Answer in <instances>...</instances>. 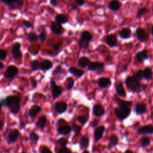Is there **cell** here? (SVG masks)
Listing matches in <instances>:
<instances>
[{
	"instance_id": "cell-1",
	"label": "cell",
	"mask_w": 153,
	"mask_h": 153,
	"mask_svg": "<svg viewBox=\"0 0 153 153\" xmlns=\"http://www.w3.org/2000/svg\"><path fill=\"white\" fill-rule=\"evenodd\" d=\"M131 102L120 100L118 106L114 109V114L120 120H124L127 118L130 114V105H131Z\"/></svg>"
},
{
	"instance_id": "cell-2",
	"label": "cell",
	"mask_w": 153,
	"mask_h": 153,
	"mask_svg": "<svg viewBox=\"0 0 153 153\" xmlns=\"http://www.w3.org/2000/svg\"><path fill=\"white\" fill-rule=\"evenodd\" d=\"M20 99L17 96H8L4 99H2L1 102V107H2L3 104L10 108L11 112L14 114H17L20 111Z\"/></svg>"
},
{
	"instance_id": "cell-3",
	"label": "cell",
	"mask_w": 153,
	"mask_h": 153,
	"mask_svg": "<svg viewBox=\"0 0 153 153\" xmlns=\"http://www.w3.org/2000/svg\"><path fill=\"white\" fill-rule=\"evenodd\" d=\"M93 35L88 30H84L78 41V45L81 49H86L88 47L90 41H92Z\"/></svg>"
},
{
	"instance_id": "cell-4",
	"label": "cell",
	"mask_w": 153,
	"mask_h": 153,
	"mask_svg": "<svg viewBox=\"0 0 153 153\" xmlns=\"http://www.w3.org/2000/svg\"><path fill=\"white\" fill-rule=\"evenodd\" d=\"M125 83L127 87L133 92H138L140 91L142 84L133 75L127 77Z\"/></svg>"
},
{
	"instance_id": "cell-5",
	"label": "cell",
	"mask_w": 153,
	"mask_h": 153,
	"mask_svg": "<svg viewBox=\"0 0 153 153\" xmlns=\"http://www.w3.org/2000/svg\"><path fill=\"white\" fill-rule=\"evenodd\" d=\"M11 54L13 58L15 60L22 58V53L21 51V44L19 42H16L13 44Z\"/></svg>"
},
{
	"instance_id": "cell-6",
	"label": "cell",
	"mask_w": 153,
	"mask_h": 153,
	"mask_svg": "<svg viewBox=\"0 0 153 153\" xmlns=\"http://www.w3.org/2000/svg\"><path fill=\"white\" fill-rule=\"evenodd\" d=\"M19 72L18 68L14 65H10L7 68L4 73V76L6 78H12L15 76Z\"/></svg>"
},
{
	"instance_id": "cell-7",
	"label": "cell",
	"mask_w": 153,
	"mask_h": 153,
	"mask_svg": "<svg viewBox=\"0 0 153 153\" xmlns=\"http://www.w3.org/2000/svg\"><path fill=\"white\" fill-rule=\"evenodd\" d=\"M20 136V133L16 129H13L9 131L7 136V140L8 143H14L16 142L17 139L19 138Z\"/></svg>"
},
{
	"instance_id": "cell-8",
	"label": "cell",
	"mask_w": 153,
	"mask_h": 153,
	"mask_svg": "<svg viewBox=\"0 0 153 153\" xmlns=\"http://www.w3.org/2000/svg\"><path fill=\"white\" fill-rule=\"evenodd\" d=\"M50 30L53 33L58 35H61L64 32V29L62 25L56 21L51 22L50 25Z\"/></svg>"
},
{
	"instance_id": "cell-9",
	"label": "cell",
	"mask_w": 153,
	"mask_h": 153,
	"mask_svg": "<svg viewBox=\"0 0 153 153\" xmlns=\"http://www.w3.org/2000/svg\"><path fill=\"white\" fill-rule=\"evenodd\" d=\"M136 35L137 38L142 42H146L148 39V34L147 32L142 28L138 27L136 30Z\"/></svg>"
},
{
	"instance_id": "cell-10",
	"label": "cell",
	"mask_w": 153,
	"mask_h": 153,
	"mask_svg": "<svg viewBox=\"0 0 153 153\" xmlns=\"http://www.w3.org/2000/svg\"><path fill=\"white\" fill-rule=\"evenodd\" d=\"M50 85L51 88V93L52 96L55 99L62 94V90L60 87L56 84V82L51 79L50 81Z\"/></svg>"
},
{
	"instance_id": "cell-11",
	"label": "cell",
	"mask_w": 153,
	"mask_h": 153,
	"mask_svg": "<svg viewBox=\"0 0 153 153\" xmlns=\"http://www.w3.org/2000/svg\"><path fill=\"white\" fill-rule=\"evenodd\" d=\"M117 38L115 35L114 34H109L107 35L105 37V42L106 43L111 47H113L115 46L117 44Z\"/></svg>"
},
{
	"instance_id": "cell-12",
	"label": "cell",
	"mask_w": 153,
	"mask_h": 153,
	"mask_svg": "<svg viewBox=\"0 0 153 153\" xmlns=\"http://www.w3.org/2000/svg\"><path fill=\"white\" fill-rule=\"evenodd\" d=\"M138 133L139 134H152L153 126L146 125L140 127L138 129Z\"/></svg>"
},
{
	"instance_id": "cell-13",
	"label": "cell",
	"mask_w": 153,
	"mask_h": 153,
	"mask_svg": "<svg viewBox=\"0 0 153 153\" xmlns=\"http://www.w3.org/2000/svg\"><path fill=\"white\" fill-rule=\"evenodd\" d=\"M136 59L139 62L142 63L148 58V51L147 50H143L137 53Z\"/></svg>"
},
{
	"instance_id": "cell-14",
	"label": "cell",
	"mask_w": 153,
	"mask_h": 153,
	"mask_svg": "<svg viewBox=\"0 0 153 153\" xmlns=\"http://www.w3.org/2000/svg\"><path fill=\"white\" fill-rule=\"evenodd\" d=\"M104 67V64L100 62H91L88 66V71H97L102 69Z\"/></svg>"
},
{
	"instance_id": "cell-15",
	"label": "cell",
	"mask_w": 153,
	"mask_h": 153,
	"mask_svg": "<svg viewBox=\"0 0 153 153\" xmlns=\"http://www.w3.org/2000/svg\"><path fill=\"white\" fill-rule=\"evenodd\" d=\"M93 114L96 117H100L105 114L104 108L100 104H96L93 106Z\"/></svg>"
},
{
	"instance_id": "cell-16",
	"label": "cell",
	"mask_w": 153,
	"mask_h": 153,
	"mask_svg": "<svg viewBox=\"0 0 153 153\" xmlns=\"http://www.w3.org/2000/svg\"><path fill=\"white\" fill-rule=\"evenodd\" d=\"M104 130L105 127L103 126H99L95 129L94 132V137L96 142H98L102 138Z\"/></svg>"
},
{
	"instance_id": "cell-17",
	"label": "cell",
	"mask_w": 153,
	"mask_h": 153,
	"mask_svg": "<svg viewBox=\"0 0 153 153\" xmlns=\"http://www.w3.org/2000/svg\"><path fill=\"white\" fill-rule=\"evenodd\" d=\"M55 110L58 114H62L65 112L67 109V105L63 102H57L55 105Z\"/></svg>"
},
{
	"instance_id": "cell-18",
	"label": "cell",
	"mask_w": 153,
	"mask_h": 153,
	"mask_svg": "<svg viewBox=\"0 0 153 153\" xmlns=\"http://www.w3.org/2000/svg\"><path fill=\"white\" fill-rule=\"evenodd\" d=\"M53 67V63L52 62L47 59L42 60L40 62V69L44 71H48L52 68Z\"/></svg>"
},
{
	"instance_id": "cell-19",
	"label": "cell",
	"mask_w": 153,
	"mask_h": 153,
	"mask_svg": "<svg viewBox=\"0 0 153 153\" xmlns=\"http://www.w3.org/2000/svg\"><path fill=\"white\" fill-rule=\"evenodd\" d=\"M121 7V3L118 0H111L108 4V8L115 11L119 10Z\"/></svg>"
},
{
	"instance_id": "cell-20",
	"label": "cell",
	"mask_w": 153,
	"mask_h": 153,
	"mask_svg": "<svg viewBox=\"0 0 153 153\" xmlns=\"http://www.w3.org/2000/svg\"><path fill=\"white\" fill-rule=\"evenodd\" d=\"M131 29L128 27H124L119 32V36L122 39H128L131 36Z\"/></svg>"
},
{
	"instance_id": "cell-21",
	"label": "cell",
	"mask_w": 153,
	"mask_h": 153,
	"mask_svg": "<svg viewBox=\"0 0 153 153\" xmlns=\"http://www.w3.org/2000/svg\"><path fill=\"white\" fill-rule=\"evenodd\" d=\"M134 112L137 115L144 114L146 112V106L143 103H138L134 108Z\"/></svg>"
},
{
	"instance_id": "cell-22",
	"label": "cell",
	"mask_w": 153,
	"mask_h": 153,
	"mask_svg": "<svg viewBox=\"0 0 153 153\" xmlns=\"http://www.w3.org/2000/svg\"><path fill=\"white\" fill-rule=\"evenodd\" d=\"M41 111V108L40 106L38 105H33L29 110V115L31 118L35 117Z\"/></svg>"
},
{
	"instance_id": "cell-23",
	"label": "cell",
	"mask_w": 153,
	"mask_h": 153,
	"mask_svg": "<svg viewBox=\"0 0 153 153\" xmlns=\"http://www.w3.org/2000/svg\"><path fill=\"white\" fill-rule=\"evenodd\" d=\"M90 63V59L87 57L82 56L79 59V60L78 61V66L79 67L84 68L86 66H88Z\"/></svg>"
},
{
	"instance_id": "cell-24",
	"label": "cell",
	"mask_w": 153,
	"mask_h": 153,
	"mask_svg": "<svg viewBox=\"0 0 153 153\" xmlns=\"http://www.w3.org/2000/svg\"><path fill=\"white\" fill-rule=\"evenodd\" d=\"M27 40L30 42H37L39 39V35H37L34 32H30L27 33L26 36Z\"/></svg>"
},
{
	"instance_id": "cell-25",
	"label": "cell",
	"mask_w": 153,
	"mask_h": 153,
	"mask_svg": "<svg viewBox=\"0 0 153 153\" xmlns=\"http://www.w3.org/2000/svg\"><path fill=\"white\" fill-rule=\"evenodd\" d=\"M54 19H55L56 22H58L59 23H60L61 25H63V24H65L68 22V17L65 15L62 14H57L55 16Z\"/></svg>"
},
{
	"instance_id": "cell-26",
	"label": "cell",
	"mask_w": 153,
	"mask_h": 153,
	"mask_svg": "<svg viewBox=\"0 0 153 153\" xmlns=\"http://www.w3.org/2000/svg\"><path fill=\"white\" fill-rule=\"evenodd\" d=\"M111 82V80L108 78H105V77H101L98 80V84L99 86L101 88H103L106 87L109 83Z\"/></svg>"
},
{
	"instance_id": "cell-27",
	"label": "cell",
	"mask_w": 153,
	"mask_h": 153,
	"mask_svg": "<svg viewBox=\"0 0 153 153\" xmlns=\"http://www.w3.org/2000/svg\"><path fill=\"white\" fill-rule=\"evenodd\" d=\"M115 90H116L117 93L120 96H122V97L126 96V91H125L124 87L121 82H120L115 85Z\"/></svg>"
},
{
	"instance_id": "cell-28",
	"label": "cell",
	"mask_w": 153,
	"mask_h": 153,
	"mask_svg": "<svg viewBox=\"0 0 153 153\" xmlns=\"http://www.w3.org/2000/svg\"><path fill=\"white\" fill-rule=\"evenodd\" d=\"M57 131L60 134L66 135L71 131V128L69 126H60L57 128Z\"/></svg>"
},
{
	"instance_id": "cell-29",
	"label": "cell",
	"mask_w": 153,
	"mask_h": 153,
	"mask_svg": "<svg viewBox=\"0 0 153 153\" xmlns=\"http://www.w3.org/2000/svg\"><path fill=\"white\" fill-rule=\"evenodd\" d=\"M69 72L78 78L82 76L83 74H84V72L82 70L77 69L74 67H70L69 68Z\"/></svg>"
},
{
	"instance_id": "cell-30",
	"label": "cell",
	"mask_w": 153,
	"mask_h": 153,
	"mask_svg": "<svg viewBox=\"0 0 153 153\" xmlns=\"http://www.w3.org/2000/svg\"><path fill=\"white\" fill-rule=\"evenodd\" d=\"M143 76L144 78L146 80H150L151 79L152 77V71L151 68H145L143 70Z\"/></svg>"
},
{
	"instance_id": "cell-31",
	"label": "cell",
	"mask_w": 153,
	"mask_h": 153,
	"mask_svg": "<svg viewBox=\"0 0 153 153\" xmlns=\"http://www.w3.org/2000/svg\"><path fill=\"white\" fill-rule=\"evenodd\" d=\"M47 123V118L45 117H41L39 118L36 122V126L40 128H42L45 127Z\"/></svg>"
},
{
	"instance_id": "cell-32",
	"label": "cell",
	"mask_w": 153,
	"mask_h": 153,
	"mask_svg": "<svg viewBox=\"0 0 153 153\" xmlns=\"http://www.w3.org/2000/svg\"><path fill=\"white\" fill-rule=\"evenodd\" d=\"M89 145V139L88 137L84 136H83L80 140V146L81 148L84 149V148H87L88 146Z\"/></svg>"
},
{
	"instance_id": "cell-33",
	"label": "cell",
	"mask_w": 153,
	"mask_h": 153,
	"mask_svg": "<svg viewBox=\"0 0 153 153\" xmlns=\"http://www.w3.org/2000/svg\"><path fill=\"white\" fill-rule=\"evenodd\" d=\"M30 66L32 70L33 71H36L40 69V62H39L36 60H32L30 63Z\"/></svg>"
},
{
	"instance_id": "cell-34",
	"label": "cell",
	"mask_w": 153,
	"mask_h": 153,
	"mask_svg": "<svg viewBox=\"0 0 153 153\" xmlns=\"http://www.w3.org/2000/svg\"><path fill=\"white\" fill-rule=\"evenodd\" d=\"M148 12V10L147 8L146 7H142L139 8L136 13V18L139 19L140 17H141L142 16H144L146 13H147Z\"/></svg>"
},
{
	"instance_id": "cell-35",
	"label": "cell",
	"mask_w": 153,
	"mask_h": 153,
	"mask_svg": "<svg viewBox=\"0 0 153 153\" xmlns=\"http://www.w3.org/2000/svg\"><path fill=\"white\" fill-rule=\"evenodd\" d=\"M74 85V80L72 77H68L66 79V89L71 90Z\"/></svg>"
},
{
	"instance_id": "cell-36",
	"label": "cell",
	"mask_w": 153,
	"mask_h": 153,
	"mask_svg": "<svg viewBox=\"0 0 153 153\" xmlns=\"http://www.w3.org/2000/svg\"><path fill=\"white\" fill-rule=\"evenodd\" d=\"M133 76L136 78L139 81H140L142 79H143V78H144V76H143V71L141 69L140 70H138L137 71H136Z\"/></svg>"
},
{
	"instance_id": "cell-37",
	"label": "cell",
	"mask_w": 153,
	"mask_h": 153,
	"mask_svg": "<svg viewBox=\"0 0 153 153\" xmlns=\"http://www.w3.org/2000/svg\"><path fill=\"white\" fill-rule=\"evenodd\" d=\"M1 1L3 4L10 7L11 5H13L14 4H16L18 2H19L20 1V0H1Z\"/></svg>"
},
{
	"instance_id": "cell-38",
	"label": "cell",
	"mask_w": 153,
	"mask_h": 153,
	"mask_svg": "<svg viewBox=\"0 0 153 153\" xmlns=\"http://www.w3.org/2000/svg\"><path fill=\"white\" fill-rule=\"evenodd\" d=\"M39 139V136L36 134V133L34 131H32L30 134H29V140L34 142L35 143H36L37 141Z\"/></svg>"
},
{
	"instance_id": "cell-39",
	"label": "cell",
	"mask_w": 153,
	"mask_h": 153,
	"mask_svg": "<svg viewBox=\"0 0 153 153\" xmlns=\"http://www.w3.org/2000/svg\"><path fill=\"white\" fill-rule=\"evenodd\" d=\"M23 0H20V1L16 4H14L13 5H11L9 7L10 10H14V9H17V10H20V8H22V7L23 6Z\"/></svg>"
},
{
	"instance_id": "cell-40",
	"label": "cell",
	"mask_w": 153,
	"mask_h": 153,
	"mask_svg": "<svg viewBox=\"0 0 153 153\" xmlns=\"http://www.w3.org/2000/svg\"><path fill=\"white\" fill-rule=\"evenodd\" d=\"M140 143H141V146L142 147H145L149 145L150 144L149 138L148 137H143L140 140Z\"/></svg>"
},
{
	"instance_id": "cell-41",
	"label": "cell",
	"mask_w": 153,
	"mask_h": 153,
	"mask_svg": "<svg viewBox=\"0 0 153 153\" xmlns=\"http://www.w3.org/2000/svg\"><path fill=\"white\" fill-rule=\"evenodd\" d=\"M39 40L42 42H44L46 38H47V33H46V32L45 30V29H42L40 33H39Z\"/></svg>"
},
{
	"instance_id": "cell-42",
	"label": "cell",
	"mask_w": 153,
	"mask_h": 153,
	"mask_svg": "<svg viewBox=\"0 0 153 153\" xmlns=\"http://www.w3.org/2000/svg\"><path fill=\"white\" fill-rule=\"evenodd\" d=\"M109 142H110L111 144L112 145H114V146L116 145L118 142V138L115 135H112V136H111L110 138L109 139Z\"/></svg>"
},
{
	"instance_id": "cell-43",
	"label": "cell",
	"mask_w": 153,
	"mask_h": 153,
	"mask_svg": "<svg viewBox=\"0 0 153 153\" xmlns=\"http://www.w3.org/2000/svg\"><path fill=\"white\" fill-rule=\"evenodd\" d=\"M57 143L60 145V146H65L67 145L68 143V140L65 139V138H63V137H62V138H60L59 139L57 140Z\"/></svg>"
},
{
	"instance_id": "cell-44",
	"label": "cell",
	"mask_w": 153,
	"mask_h": 153,
	"mask_svg": "<svg viewBox=\"0 0 153 153\" xmlns=\"http://www.w3.org/2000/svg\"><path fill=\"white\" fill-rule=\"evenodd\" d=\"M7 56V51L3 49L1 50H0V60L1 61L5 60Z\"/></svg>"
},
{
	"instance_id": "cell-45",
	"label": "cell",
	"mask_w": 153,
	"mask_h": 153,
	"mask_svg": "<svg viewBox=\"0 0 153 153\" xmlns=\"http://www.w3.org/2000/svg\"><path fill=\"white\" fill-rule=\"evenodd\" d=\"M77 120L82 124H85L87 123V119L86 118V117L85 116H78L77 117Z\"/></svg>"
},
{
	"instance_id": "cell-46",
	"label": "cell",
	"mask_w": 153,
	"mask_h": 153,
	"mask_svg": "<svg viewBox=\"0 0 153 153\" xmlns=\"http://www.w3.org/2000/svg\"><path fill=\"white\" fill-rule=\"evenodd\" d=\"M22 25L25 26L27 28H29V27H32V24L29 22V21H27V20H23L22 21Z\"/></svg>"
},
{
	"instance_id": "cell-47",
	"label": "cell",
	"mask_w": 153,
	"mask_h": 153,
	"mask_svg": "<svg viewBox=\"0 0 153 153\" xmlns=\"http://www.w3.org/2000/svg\"><path fill=\"white\" fill-rule=\"evenodd\" d=\"M62 68H61V66H58L56 68V69H54L53 74V75H57V74H59L62 72Z\"/></svg>"
},
{
	"instance_id": "cell-48",
	"label": "cell",
	"mask_w": 153,
	"mask_h": 153,
	"mask_svg": "<svg viewBox=\"0 0 153 153\" xmlns=\"http://www.w3.org/2000/svg\"><path fill=\"white\" fill-rule=\"evenodd\" d=\"M41 153H52L51 151L50 150L49 148H48L47 146H43L41 150Z\"/></svg>"
},
{
	"instance_id": "cell-49",
	"label": "cell",
	"mask_w": 153,
	"mask_h": 153,
	"mask_svg": "<svg viewBox=\"0 0 153 153\" xmlns=\"http://www.w3.org/2000/svg\"><path fill=\"white\" fill-rule=\"evenodd\" d=\"M58 153H71V151L67 148H64L60 149Z\"/></svg>"
},
{
	"instance_id": "cell-50",
	"label": "cell",
	"mask_w": 153,
	"mask_h": 153,
	"mask_svg": "<svg viewBox=\"0 0 153 153\" xmlns=\"http://www.w3.org/2000/svg\"><path fill=\"white\" fill-rule=\"evenodd\" d=\"M78 6L81 7L84 4V0H74Z\"/></svg>"
},
{
	"instance_id": "cell-51",
	"label": "cell",
	"mask_w": 153,
	"mask_h": 153,
	"mask_svg": "<svg viewBox=\"0 0 153 153\" xmlns=\"http://www.w3.org/2000/svg\"><path fill=\"white\" fill-rule=\"evenodd\" d=\"M50 4L53 7H57L58 3L57 0H50Z\"/></svg>"
},
{
	"instance_id": "cell-52",
	"label": "cell",
	"mask_w": 153,
	"mask_h": 153,
	"mask_svg": "<svg viewBox=\"0 0 153 153\" xmlns=\"http://www.w3.org/2000/svg\"><path fill=\"white\" fill-rule=\"evenodd\" d=\"M73 129H74L75 131H79V130L81 129V127H79L78 126H75V124H74V125H73Z\"/></svg>"
},
{
	"instance_id": "cell-53",
	"label": "cell",
	"mask_w": 153,
	"mask_h": 153,
	"mask_svg": "<svg viewBox=\"0 0 153 153\" xmlns=\"http://www.w3.org/2000/svg\"><path fill=\"white\" fill-rule=\"evenodd\" d=\"M97 121L96 120H94L93 122H92V123L91 124V126L92 127H95L96 125H97Z\"/></svg>"
},
{
	"instance_id": "cell-54",
	"label": "cell",
	"mask_w": 153,
	"mask_h": 153,
	"mask_svg": "<svg viewBox=\"0 0 153 153\" xmlns=\"http://www.w3.org/2000/svg\"><path fill=\"white\" fill-rule=\"evenodd\" d=\"M4 68V65L2 62H0V69H2Z\"/></svg>"
},
{
	"instance_id": "cell-55",
	"label": "cell",
	"mask_w": 153,
	"mask_h": 153,
	"mask_svg": "<svg viewBox=\"0 0 153 153\" xmlns=\"http://www.w3.org/2000/svg\"><path fill=\"white\" fill-rule=\"evenodd\" d=\"M124 153H133L131 151H130V150H126V151H125V152Z\"/></svg>"
},
{
	"instance_id": "cell-56",
	"label": "cell",
	"mask_w": 153,
	"mask_h": 153,
	"mask_svg": "<svg viewBox=\"0 0 153 153\" xmlns=\"http://www.w3.org/2000/svg\"><path fill=\"white\" fill-rule=\"evenodd\" d=\"M151 34H152V35L153 36V25H152V27H151Z\"/></svg>"
},
{
	"instance_id": "cell-57",
	"label": "cell",
	"mask_w": 153,
	"mask_h": 153,
	"mask_svg": "<svg viewBox=\"0 0 153 153\" xmlns=\"http://www.w3.org/2000/svg\"><path fill=\"white\" fill-rule=\"evenodd\" d=\"M2 126H3V122L1 121V128H2Z\"/></svg>"
},
{
	"instance_id": "cell-58",
	"label": "cell",
	"mask_w": 153,
	"mask_h": 153,
	"mask_svg": "<svg viewBox=\"0 0 153 153\" xmlns=\"http://www.w3.org/2000/svg\"><path fill=\"white\" fill-rule=\"evenodd\" d=\"M83 153H89L87 151H84V152H83Z\"/></svg>"
},
{
	"instance_id": "cell-59",
	"label": "cell",
	"mask_w": 153,
	"mask_h": 153,
	"mask_svg": "<svg viewBox=\"0 0 153 153\" xmlns=\"http://www.w3.org/2000/svg\"><path fill=\"white\" fill-rule=\"evenodd\" d=\"M22 153H25V152H22Z\"/></svg>"
}]
</instances>
